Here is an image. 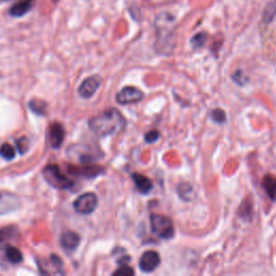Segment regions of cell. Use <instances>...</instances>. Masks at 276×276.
<instances>
[{
	"label": "cell",
	"instance_id": "6da1fadb",
	"mask_svg": "<svg viewBox=\"0 0 276 276\" xmlns=\"http://www.w3.org/2000/svg\"><path fill=\"white\" fill-rule=\"evenodd\" d=\"M126 120L118 109L110 108L89 121V127L95 135L105 137L124 129Z\"/></svg>",
	"mask_w": 276,
	"mask_h": 276
},
{
	"label": "cell",
	"instance_id": "7a4b0ae2",
	"mask_svg": "<svg viewBox=\"0 0 276 276\" xmlns=\"http://www.w3.org/2000/svg\"><path fill=\"white\" fill-rule=\"evenodd\" d=\"M172 17L165 14L159 17L157 20V46H159L158 51L159 53H163V51H165L164 53H169L168 51L171 50L169 46H173V44H171L173 40V27H171V23L174 22V20L169 21Z\"/></svg>",
	"mask_w": 276,
	"mask_h": 276
},
{
	"label": "cell",
	"instance_id": "3957f363",
	"mask_svg": "<svg viewBox=\"0 0 276 276\" xmlns=\"http://www.w3.org/2000/svg\"><path fill=\"white\" fill-rule=\"evenodd\" d=\"M42 175L46 182L49 184L51 187L55 188L57 190H67L73 187V182L71 179H69L66 175H64L60 167L54 164H50L46 165L44 171H42Z\"/></svg>",
	"mask_w": 276,
	"mask_h": 276
},
{
	"label": "cell",
	"instance_id": "277c9868",
	"mask_svg": "<svg viewBox=\"0 0 276 276\" xmlns=\"http://www.w3.org/2000/svg\"><path fill=\"white\" fill-rule=\"evenodd\" d=\"M151 230L163 240H171L175 235V228L172 219L167 216L152 214L150 216Z\"/></svg>",
	"mask_w": 276,
	"mask_h": 276
},
{
	"label": "cell",
	"instance_id": "5b68a950",
	"mask_svg": "<svg viewBox=\"0 0 276 276\" xmlns=\"http://www.w3.org/2000/svg\"><path fill=\"white\" fill-rule=\"evenodd\" d=\"M97 204V196L93 192H87L78 196L76 201L73 202V207H75V210L78 214L90 215L96 209Z\"/></svg>",
	"mask_w": 276,
	"mask_h": 276
},
{
	"label": "cell",
	"instance_id": "8992f818",
	"mask_svg": "<svg viewBox=\"0 0 276 276\" xmlns=\"http://www.w3.org/2000/svg\"><path fill=\"white\" fill-rule=\"evenodd\" d=\"M144 98V93L136 87H125L116 94V102L120 105H131L139 103Z\"/></svg>",
	"mask_w": 276,
	"mask_h": 276
},
{
	"label": "cell",
	"instance_id": "52a82bcc",
	"mask_svg": "<svg viewBox=\"0 0 276 276\" xmlns=\"http://www.w3.org/2000/svg\"><path fill=\"white\" fill-rule=\"evenodd\" d=\"M161 263V258L160 254H159L155 251H147L141 254V257L139 259V269L142 272L150 273L153 272L158 267L159 264Z\"/></svg>",
	"mask_w": 276,
	"mask_h": 276
},
{
	"label": "cell",
	"instance_id": "ba28073f",
	"mask_svg": "<svg viewBox=\"0 0 276 276\" xmlns=\"http://www.w3.org/2000/svg\"><path fill=\"white\" fill-rule=\"evenodd\" d=\"M21 201L17 195L10 192H0V215H6L20 208Z\"/></svg>",
	"mask_w": 276,
	"mask_h": 276
},
{
	"label": "cell",
	"instance_id": "9c48e42d",
	"mask_svg": "<svg viewBox=\"0 0 276 276\" xmlns=\"http://www.w3.org/2000/svg\"><path fill=\"white\" fill-rule=\"evenodd\" d=\"M67 172L73 175V176H79L83 178H93L103 172V168L96 165H90V164H84L81 166L77 165H69L66 167Z\"/></svg>",
	"mask_w": 276,
	"mask_h": 276
},
{
	"label": "cell",
	"instance_id": "30bf717a",
	"mask_svg": "<svg viewBox=\"0 0 276 276\" xmlns=\"http://www.w3.org/2000/svg\"><path fill=\"white\" fill-rule=\"evenodd\" d=\"M102 83V78L99 76H91L84 80L79 87L78 93L82 98H91L97 92Z\"/></svg>",
	"mask_w": 276,
	"mask_h": 276
},
{
	"label": "cell",
	"instance_id": "8fae6325",
	"mask_svg": "<svg viewBox=\"0 0 276 276\" xmlns=\"http://www.w3.org/2000/svg\"><path fill=\"white\" fill-rule=\"evenodd\" d=\"M49 139L53 149H58L63 145L64 139H65V129H64L63 124L55 122L50 126Z\"/></svg>",
	"mask_w": 276,
	"mask_h": 276
},
{
	"label": "cell",
	"instance_id": "7c38bea8",
	"mask_svg": "<svg viewBox=\"0 0 276 276\" xmlns=\"http://www.w3.org/2000/svg\"><path fill=\"white\" fill-rule=\"evenodd\" d=\"M36 0H19L17 3L10 8L9 13L11 17L14 18H22L25 14H27L29 11L33 10L35 7Z\"/></svg>",
	"mask_w": 276,
	"mask_h": 276
},
{
	"label": "cell",
	"instance_id": "4fadbf2b",
	"mask_svg": "<svg viewBox=\"0 0 276 276\" xmlns=\"http://www.w3.org/2000/svg\"><path fill=\"white\" fill-rule=\"evenodd\" d=\"M80 235L73 231L64 232L61 236V245L66 252L76 251L80 244Z\"/></svg>",
	"mask_w": 276,
	"mask_h": 276
},
{
	"label": "cell",
	"instance_id": "5bb4252c",
	"mask_svg": "<svg viewBox=\"0 0 276 276\" xmlns=\"http://www.w3.org/2000/svg\"><path fill=\"white\" fill-rule=\"evenodd\" d=\"M132 178L133 180H134V184L136 185L137 190L139 191L140 193L147 194L150 192L153 184H152L151 180L147 176H145V175H142V174L134 173V174H132Z\"/></svg>",
	"mask_w": 276,
	"mask_h": 276
},
{
	"label": "cell",
	"instance_id": "9a60e30c",
	"mask_svg": "<svg viewBox=\"0 0 276 276\" xmlns=\"http://www.w3.org/2000/svg\"><path fill=\"white\" fill-rule=\"evenodd\" d=\"M19 234V228L17 226H8L0 229V244H4L13 240Z\"/></svg>",
	"mask_w": 276,
	"mask_h": 276
},
{
	"label": "cell",
	"instance_id": "2e32d148",
	"mask_svg": "<svg viewBox=\"0 0 276 276\" xmlns=\"http://www.w3.org/2000/svg\"><path fill=\"white\" fill-rule=\"evenodd\" d=\"M263 187L265 189V192L268 193L271 200L275 201L276 200V177L272 176V175H267L263 178Z\"/></svg>",
	"mask_w": 276,
	"mask_h": 276
},
{
	"label": "cell",
	"instance_id": "e0dca14e",
	"mask_svg": "<svg viewBox=\"0 0 276 276\" xmlns=\"http://www.w3.org/2000/svg\"><path fill=\"white\" fill-rule=\"evenodd\" d=\"M4 253H6V257L9 260V262L18 264L23 261V253L17 247L9 245L6 247V252Z\"/></svg>",
	"mask_w": 276,
	"mask_h": 276
},
{
	"label": "cell",
	"instance_id": "ac0fdd59",
	"mask_svg": "<svg viewBox=\"0 0 276 276\" xmlns=\"http://www.w3.org/2000/svg\"><path fill=\"white\" fill-rule=\"evenodd\" d=\"M28 107L34 114L44 115L46 113L47 105L46 102H44V100L41 99H31L28 104Z\"/></svg>",
	"mask_w": 276,
	"mask_h": 276
},
{
	"label": "cell",
	"instance_id": "d6986e66",
	"mask_svg": "<svg viewBox=\"0 0 276 276\" xmlns=\"http://www.w3.org/2000/svg\"><path fill=\"white\" fill-rule=\"evenodd\" d=\"M17 156V151H15L14 147L10 144L4 142L1 146H0V157L3 158L4 160L11 161Z\"/></svg>",
	"mask_w": 276,
	"mask_h": 276
},
{
	"label": "cell",
	"instance_id": "ffe728a7",
	"mask_svg": "<svg viewBox=\"0 0 276 276\" xmlns=\"http://www.w3.org/2000/svg\"><path fill=\"white\" fill-rule=\"evenodd\" d=\"M276 15V0L271 2L269 6L265 8L263 13V21L265 23H271Z\"/></svg>",
	"mask_w": 276,
	"mask_h": 276
},
{
	"label": "cell",
	"instance_id": "44dd1931",
	"mask_svg": "<svg viewBox=\"0 0 276 276\" xmlns=\"http://www.w3.org/2000/svg\"><path fill=\"white\" fill-rule=\"evenodd\" d=\"M206 39H207L206 33H199L191 39V45H192L193 49H200V47L204 46Z\"/></svg>",
	"mask_w": 276,
	"mask_h": 276
},
{
	"label": "cell",
	"instance_id": "7402d4cb",
	"mask_svg": "<svg viewBox=\"0 0 276 276\" xmlns=\"http://www.w3.org/2000/svg\"><path fill=\"white\" fill-rule=\"evenodd\" d=\"M134 273H135V271L133 270L131 267H129V265L121 264V267L116 271H115L113 275L115 276H132V275H134Z\"/></svg>",
	"mask_w": 276,
	"mask_h": 276
},
{
	"label": "cell",
	"instance_id": "603a6c76",
	"mask_svg": "<svg viewBox=\"0 0 276 276\" xmlns=\"http://www.w3.org/2000/svg\"><path fill=\"white\" fill-rule=\"evenodd\" d=\"M211 118H213L216 123H224L227 119V115L224 110L218 108L211 111Z\"/></svg>",
	"mask_w": 276,
	"mask_h": 276
},
{
	"label": "cell",
	"instance_id": "cb8c5ba5",
	"mask_svg": "<svg viewBox=\"0 0 276 276\" xmlns=\"http://www.w3.org/2000/svg\"><path fill=\"white\" fill-rule=\"evenodd\" d=\"M17 147L19 149V152L21 155H24V153L28 150V140L26 137H21L20 139L17 140Z\"/></svg>",
	"mask_w": 276,
	"mask_h": 276
},
{
	"label": "cell",
	"instance_id": "d4e9b609",
	"mask_svg": "<svg viewBox=\"0 0 276 276\" xmlns=\"http://www.w3.org/2000/svg\"><path fill=\"white\" fill-rule=\"evenodd\" d=\"M159 137H160V133L157 130H151L145 135V140L149 142V144H153V142H156L159 139Z\"/></svg>",
	"mask_w": 276,
	"mask_h": 276
}]
</instances>
